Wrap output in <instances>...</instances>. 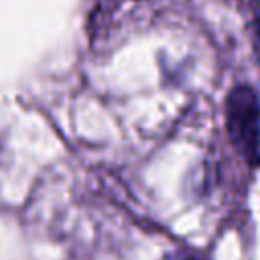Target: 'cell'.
I'll return each instance as SVG.
<instances>
[{
  "mask_svg": "<svg viewBox=\"0 0 260 260\" xmlns=\"http://www.w3.org/2000/svg\"><path fill=\"white\" fill-rule=\"evenodd\" d=\"M225 122L234 144L254 158L260 144V100L252 87L238 85L225 100Z\"/></svg>",
  "mask_w": 260,
  "mask_h": 260,
  "instance_id": "obj_1",
  "label": "cell"
},
{
  "mask_svg": "<svg viewBox=\"0 0 260 260\" xmlns=\"http://www.w3.org/2000/svg\"><path fill=\"white\" fill-rule=\"evenodd\" d=\"M165 260H205V258H203L199 252L191 250V248H179V250L167 254Z\"/></svg>",
  "mask_w": 260,
  "mask_h": 260,
  "instance_id": "obj_2",
  "label": "cell"
}]
</instances>
